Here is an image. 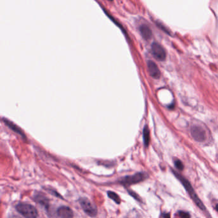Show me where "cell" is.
Segmentation results:
<instances>
[{
    "instance_id": "cell-6",
    "label": "cell",
    "mask_w": 218,
    "mask_h": 218,
    "mask_svg": "<svg viewBox=\"0 0 218 218\" xmlns=\"http://www.w3.org/2000/svg\"><path fill=\"white\" fill-rule=\"evenodd\" d=\"M191 132L192 137L197 141L203 142L206 140L207 138L206 132L204 129L200 126H195L192 127Z\"/></svg>"
},
{
    "instance_id": "cell-8",
    "label": "cell",
    "mask_w": 218,
    "mask_h": 218,
    "mask_svg": "<svg viewBox=\"0 0 218 218\" xmlns=\"http://www.w3.org/2000/svg\"><path fill=\"white\" fill-rule=\"evenodd\" d=\"M57 216L59 217H63V218H68V217H72L74 216L73 212L71 210V208L67 206H62L59 207L57 211Z\"/></svg>"
},
{
    "instance_id": "cell-14",
    "label": "cell",
    "mask_w": 218,
    "mask_h": 218,
    "mask_svg": "<svg viewBox=\"0 0 218 218\" xmlns=\"http://www.w3.org/2000/svg\"><path fill=\"white\" fill-rule=\"evenodd\" d=\"M174 164H175V167L177 168L178 170H182L183 169H184V165H183L182 161H180L179 159H177L175 160Z\"/></svg>"
},
{
    "instance_id": "cell-9",
    "label": "cell",
    "mask_w": 218,
    "mask_h": 218,
    "mask_svg": "<svg viewBox=\"0 0 218 218\" xmlns=\"http://www.w3.org/2000/svg\"><path fill=\"white\" fill-rule=\"evenodd\" d=\"M140 32L142 37L146 41H148L152 38V32L151 29L146 24H142L140 27Z\"/></svg>"
},
{
    "instance_id": "cell-3",
    "label": "cell",
    "mask_w": 218,
    "mask_h": 218,
    "mask_svg": "<svg viewBox=\"0 0 218 218\" xmlns=\"http://www.w3.org/2000/svg\"><path fill=\"white\" fill-rule=\"evenodd\" d=\"M147 177V175L145 173H137L133 175L126 176L122 178L120 180V183L125 186H130L144 180Z\"/></svg>"
},
{
    "instance_id": "cell-12",
    "label": "cell",
    "mask_w": 218,
    "mask_h": 218,
    "mask_svg": "<svg viewBox=\"0 0 218 218\" xmlns=\"http://www.w3.org/2000/svg\"><path fill=\"white\" fill-rule=\"evenodd\" d=\"M107 196L110 197V198H111V200H113L114 201H115L116 204H120V201H121L120 198L117 194H116L115 192L108 191L107 192Z\"/></svg>"
},
{
    "instance_id": "cell-15",
    "label": "cell",
    "mask_w": 218,
    "mask_h": 218,
    "mask_svg": "<svg viewBox=\"0 0 218 218\" xmlns=\"http://www.w3.org/2000/svg\"><path fill=\"white\" fill-rule=\"evenodd\" d=\"M178 214H179V216L182 217H184V218H187V217H190V215L188 214L187 212H183V211H180L179 212H178Z\"/></svg>"
},
{
    "instance_id": "cell-2",
    "label": "cell",
    "mask_w": 218,
    "mask_h": 218,
    "mask_svg": "<svg viewBox=\"0 0 218 218\" xmlns=\"http://www.w3.org/2000/svg\"><path fill=\"white\" fill-rule=\"evenodd\" d=\"M16 209L19 214L25 217L35 218L38 216L37 210L30 204H19L17 205Z\"/></svg>"
},
{
    "instance_id": "cell-1",
    "label": "cell",
    "mask_w": 218,
    "mask_h": 218,
    "mask_svg": "<svg viewBox=\"0 0 218 218\" xmlns=\"http://www.w3.org/2000/svg\"><path fill=\"white\" fill-rule=\"evenodd\" d=\"M173 173H174V175L176 176V177L179 180L181 183L182 184V185L184 186V187H185L186 190L187 191L188 194L189 195V196H191V199L194 201V202L196 204V205L200 208V209L202 210H205V207L203 204L202 201L200 200V199L198 198V195L196 194V192L195 191V190L193 189L192 187L191 186V184L189 183V182L187 180H186V178L182 177L181 175H180L179 173H177L175 171L172 170Z\"/></svg>"
},
{
    "instance_id": "cell-4",
    "label": "cell",
    "mask_w": 218,
    "mask_h": 218,
    "mask_svg": "<svg viewBox=\"0 0 218 218\" xmlns=\"http://www.w3.org/2000/svg\"><path fill=\"white\" fill-rule=\"evenodd\" d=\"M79 204H80L83 210L86 214L90 217H95L97 214V209L92 202H91L86 198H81L79 200Z\"/></svg>"
},
{
    "instance_id": "cell-5",
    "label": "cell",
    "mask_w": 218,
    "mask_h": 218,
    "mask_svg": "<svg viewBox=\"0 0 218 218\" xmlns=\"http://www.w3.org/2000/svg\"><path fill=\"white\" fill-rule=\"evenodd\" d=\"M152 53L153 56L159 61H164L166 57V53L159 44L157 42H153L151 46Z\"/></svg>"
},
{
    "instance_id": "cell-18",
    "label": "cell",
    "mask_w": 218,
    "mask_h": 218,
    "mask_svg": "<svg viewBox=\"0 0 218 218\" xmlns=\"http://www.w3.org/2000/svg\"><path fill=\"white\" fill-rule=\"evenodd\" d=\"M110 1H112V0H110Z\"/></svg>"
},
{
    "instance_id": "cell-17",
    "label": "cell",
    "mask_w": 218,
    "mask_h": 218,
    "mask_svg": "<svg viewBox=\"0 0 218 218\" xmlns=\"http://www.w3.org/2000/svg\"><path fill=\"white\" fill-rule=\"evenodd\" d=\"M216 210L218 212V204L216 205Z\"/></svg>"
},
{
    "instance_id": "cell-7",
    "label": "cell",
    "mask_w": 218,
    "mask_h": 218,
    "mask_svg": "<svg viewBox=\"0 0 218 218\" xmlns=\"http://www.w3.org/2000/svg\"><path fill=\"white\" fill-rule=\"evenodd\" d=\"M147 66H148V72H149V73H150V75L153 78L158 79L160 77V76H161L160 71H159V69L157 65L154 62L150 61V60L148 61Z\"/></svg>"
},
{
    "instance_id": "cell-16",
    "label": "cell",
    "mask_w": 218,
    "mask_h": 218,
    "mask_svg": "<svg viewBox=\"0 0 218 218\" xmlns=\"http://www.w3.org/2000/svg\"><path fill=\"white\" fill-rule=\"evenodd\" d=\"M162 217H170V215L169 214H163V215H162Z\"/></svg>"
},
{
    "instance_id": "cell-13",
    "label": "cell",
    "mask_w": 218,
    "mask_h": 218,
    "mask_svg": "<svg viewBox=\"0 0 218 218\" xmlns=\"http://www.w3.org/2000/svg\"><path fill=\"white\" fill-rule=\"evenodd\" d=\"M37 198V201L38 202V204H41L42 205H44L46 207H47L48 206V201L47 200V198H46L45 197H42V195H40V196H36Z\"/></svg>"
},
{
    "instance_id": "cell-10",
    "label": "cell",
    "mask_w": 218,
    "mask_h": 218,
    "mask_svg": "<svg viewBox=\"0 0 218 218\" xmlns=\"http://www.w3.org/2000/svg\"><path fill=\"white\" fill-rule=\"evenodd\" d=\"M143 141H144V144L146 147H148V145H149L150 138L149 129H148V128L147 126H145L144 129H143Z\"/></svg>"
},
{
    "instance_id": "cell-11",
    "label": "cell",
    "mask_w": 218,
    "mask_h": 218,
    "mask_svg": "<svg viewBox=\"0 0 218 218\" xmlns=\"http://www.w3.org/2000/svg\"><path fill=\"white\" fill-rule=\"evenodd\" d=\"M4 122H5V123H6V124H7V126L10 127V128L12 129L13 131H14L15 132H17V133H18V134H19V135H22V136H24V135H23V133L22 131H21V129H19V128L17 126L14 125L13 123H12L11 122H10V121L7 120V119H4Z\"/></svg>"
}]
</instances>
